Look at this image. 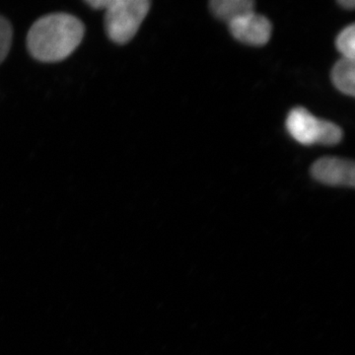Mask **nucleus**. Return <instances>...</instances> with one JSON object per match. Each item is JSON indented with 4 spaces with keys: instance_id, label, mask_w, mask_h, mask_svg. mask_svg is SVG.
I'll list each match as a JSON object with an SVG mask.
<instances>
[{
    "instance_id": "obj_10",
    "label": "nucleus",
    "mask_w": 355,
    "mask_h": 355,
    "mask_svg": "<svg viewBox=\"0 0 355 355\" xmlns=\"http://www.w3.org/2000/svg\"><path fill=\"white\" fill-rule=\"evenodd\" d=\"M86 3L91 6V8L98 9V10L105 9L106 10L107 7L109 6L110 0H90V1H86Z\"/></svg>"
},
{
    "instance_id": "obj_11",
    "label": "nucleus",
    "mask_w": 355,
    "mask_h": 355,
    "mask_svg": "<svg viewBox=\"0 0 355 355\" xmlns=\"http://www.w3.org/2000/svg\"><path fill=\"white\" fill-rule=\"evenodd\" d=\"M338 3L340 4L343 8L349 9V10L354 9L355 6L354 0H338Z\"/></svg>"
},
{
    "instance_id": "obj_4",
    "label": "nucleus",
    "mask_w": 355,
    "mask_h": 355,
    "mask_svg": "<svg viewBox=\"0 0 355 355\" xmlns=\"http://www.w3.org/2000/svg\"><path fill=\"white\" fill-rule=\"evenodd\" d=\"M228 25L231 34L236 40L250 46H263L272 36L270 21L254 11L245 14Z\"/></svg>"
},
{
    "instance_id": "obj_9",
    "label": "nucleus",
    "mask_w": 355,
    "mask_h": 355,
    "mask_svg": "<svg viewBox=\"0 0 355 355\" xmlns=\"http://www.w3.org/2000/svg\"><path fill=\"white\" fill-rule=\"evenodd\" d=\"M13 31L10 23L0 16V64L6 60L11 44H12Z\"/></svg>"
},
{
    "instance_id": "obj_5",
    "label": "nucleus",
    "mask_w": 355,
    "mask_h": 355,
    "mask_svg": "<svg viewBox=\"0 0 355 355\" xmlns=\"http://www.w3.org/2000/svg\"><path fill=\"white\" fill-rule=\"evenodd\" d=\"M311 175L328 186L354 187L355 165L352 161L338 157H323L311 167Z\"/></svg>"
},
{
    "instance_id": "obj_8",
    "label": "nucleus",
    "mask_w": 355,
    "mask_h": 355,
    "mask_svg": "<svg viewBox=\"0 0 355 355\" xmlns=\"http://www.w3.org/2000/svg\"><path fill=\"white\" fill-rule=\"evenodd\" d=\"M336 46L345 58L354 60L355 55V26L345 28L336 40Z\"/></svg>"
},
{
    "instance_id": "obj_6",
    "label": "nucleus",
    "mask_w": 355,
    "mask_h": 355,
    "mask_svg": "<svg viewBox=\"0 0 355 355\" xmlns=\"http://www.w3.org/2000/svg\"><path fill=\"white\" fill-rule=\"evenodd\" d=\"M254 2L251 0H212L209 9L217 19L230 23L237 18L253 12Z\"/></svg>"
},
{
    "instance_id": "obj_2",
    "label": "nucleus",
    "mask_w": 355,
    "mask_h": 355,
    "mask_svg": "<svg viewBox=\"0 0 355 355\" xmlns=\"http://www.w3.org/2000/svg\"><path fill=\"white\" fill-rule=\"evenodd\" d=\"M150 9L148 0H110L105 27L114 43L127 44L139 31Z\"/></svg>"
},
{
    "instance_id": "obj_3",
    "label": "nucleus",
    "mask_w": 355,
    "mask_h": 355,
    "mask_svg": "<svg viewBox=\"0 0 355 355\" xmlns=\"http://www.w3.org/2000/svg\"><path fill=\"white\" fill-rule=\"evenodd\" d=\"M286 128L296 141L304 146H336L343 137L342 128L338 125L320 120L302 107L291 110L287 116Z\"/></svg>"
},
{
    "instance_id": "obj_1",
    "label": "nucleus",
    "mask_w": 355,
    "mask_h": 355,
    "mask_svg": "<svg viewBox=\"0 0 355 355\" xmlns=\"http://www.w3.org/2000/svg\"><path fill=\"white\" fill-rule=\"evenodd\" d=\"M83 23L74 16L55 13L33 24L27 36L32 57L44 62H55L69 57L84 37Z\"/></svg>"
},
{
    "instance_id": "obj_7",
    "label": "nucleus",
    "mask_w": 355,
    "mask_h": 355,
    "mask_svg": "<svg viewBox=\"0 0 355 355\" xmlns=\"http://www.w3.org/2000/svg\"><path fill=\"white\" fill-rule=\"evenodd\" d=\"M331 81L336 89L343 94H355V64L354 60L349 58H340L331 69Z\"/></svg>"
}]
</instances>
